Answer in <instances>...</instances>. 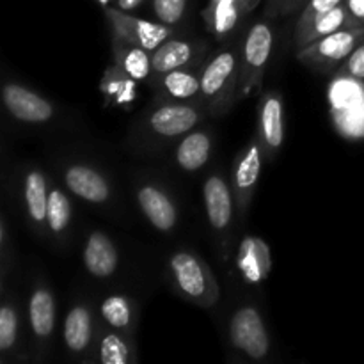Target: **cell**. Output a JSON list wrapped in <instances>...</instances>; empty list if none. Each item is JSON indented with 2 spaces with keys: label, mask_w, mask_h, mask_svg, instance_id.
Returning <instances> with one entry per match:
<instances>
[{
  "label": "cell",
  "mask_w": 364,
  "mask_h": 364,
  "mask_svg": "<svg viewBox=\"0 0 364 364\" xmlns=\"http://www.w3.org/2000/svg\"><path fill=\"white\" fill-rule=\"evenodd\" d=\"M238 272L249 284H259L272 270V256L267 242L259 237H245L237 255Z\"/></svg>",
  "instance_id": "8fae6325"
},
{
  "label": "cell",
  "mask_w": 364,
  "mask_h": 364,
  "mask_svg": "<svg viewBox=\"0 0 364 364\" xmlns=\"http://www.w3.org/2000/svg\"><path fill=\"white\" fill-rule=\"evenodd\" d=\"M199 112L188 103H167L149 116V128L162 137L185 135L199 123Z\"/></svg>",
  "instance_id": "7c38bea8"
},
{
  "label": "cell",
  "mask_w": 364,
  "mask_h": 364,
  "mask_svg": "<svg viewBox=\"0 0 364 364\" xmlns=\"http://www.w3.org/2000/svg\"><path fill=\"white\" fill-rule=\"evenodd\" d=\"M259 2H262V0H242V9H244V13H251Z\"/></svg>",
  "instance_id": "d590c367"
},
{
  "label": "cell",
  "mask_w": 364,
  "mask_h": 364,
  "mask_svg": "<svg viewBox=\"0 0 364 364\" xmlns=\"http://www.w3.org/2000/svg\"><path fill=\"white\" fill-rule=\"evenodd\" d=\"M64 343L71 354H85L92 343V313L89 306L77 304L64 320Z\"/></svg>",
  "instance_id": "d6986e66"
},
{
  "label": "cell",
  "mask_w": 364,
  "mask_h": 364,
  "mask_svg": "<svg viewBox=\"0 0 364 364\" xmlns=\"http://www.w3.org/2000/svg\"><path fill=\"white\" fill-rule=\"evenodd\" d=\"M98 359L102 364H132L137 361L135 350L124 334L107 326L100 331L98 340Z\"/></svg>",
  "instance_id": "d4e9b609"
},
{
  "label": "cell",
  "mask_w": 364,
  "mask_h": 364,
  "mask_svg": "<svg viewBox=\"0 0 364 364\" xmlns=\"http://www.w3.org/2000/svg\"><path fill=\"white\" fill-rule=\"evenodd\" d=\"M345 7L348 11V16L354 27L364 25V0H345Z\"/></svg>",
  "instance_id": "1f68e13d"
},
{
  "label": "cell",
  "mask_w": 364,
  "mask_h": 364,
  "mask_svg": "<svg viewBox=\"0 0 364 364\" xmlns=\"http://www.w3.org/2000/svg\"><path fill=\"white\" fill-rule=\"evenodd\" d=\"M71 220V203L68 196L59 188H53L48 194V208H46V226L53 235H60Z\"/></svg>",
  "instance_id": "4316f807"
},
{
  "label": "cell",
  "mask_w": 364,
  "mask_h": 364,
  "mask_svg": "<svg viewBox=\"0 0 364 364\" xmlns=\"http://www.w3.org/2000/svg\"><path fill=\"white\" fill-rule=\"evenodd\" d=\"M263 149L259 141H252L251 144L245 148L240 159L237 160V166L233 171V194L235 203H237L238 210L242 213L247 212L249 205H251L252 194L258 185L259 174H262V162H263Z\"/></svg>",
  "instance_id": "9c48e42d"
},
{
  "label": "cell",
  "mask_w": 364,
  "mask_h": 364,
  "mask_svg": "<svg viewBox=\"0 0 364 364\" xmlns=\"http://www.w3.org/2000/svg\"><path fill=\"white\" fill-rule=\"evenodd\" d=\"M18 341V313L14 306L4 304L0 308V350L4 354L13 350Z\"/></svg>",
  "instance_id": "83f0119b"
},
{
  "label": "cell",
  "mask_w": 364,
  "mask_h": 364,
  "mask_svg": "<svg viewBox=\"0 0 364 364\" xmlns=\"http://www.w3.org/2000/svg\"><path fill=\"white\" fill-rule=\"evenodd\" d=\"M98 2L102 4V6H105V7H107V6H109L110 2H112V0H98Z\"/></svg>",
  "instance_id": "8d00e7d4"
},
{
  "label": "cell",
  "mask_w": 364,
  "mask_h": 364,
  "mask_svg": "<svg viewBox=\"0 0 364 364\" xmlns=\"http://www.w3.org/2000/svg\"><path fill=\"white\" fill-rule=\"evenodd\" d=\"M137 203L153 228L164 233L174 230L178 223L176 206L162 188L155 185H142L137 191Z\"/></svg>",
  "instance_id": "4fadbf2b"
},
{
  "label": "cell",
  "mask_w": 364,
  "mask_h": 364,
  "mask_svg": "<svg viewBox=\"0 0 364 364\" xmlns=\"http://www.w3.org/2000/svg\"><path fill=\"white\" fill-rule=\"evenodd\" d=\"M284 0H269V6H267L265 16L267 18H274L279 16L281 14V7H283Z\"/></svg>",
  "instance_id": "836d02e7"
},
{
  "label": "cell",
  "mask_w": 364,
  "mask_h": 364,
  "mask_svg": "<svg viewBox=\"0 0 364 364\" xmlns=\"http://www.w3.org/2000/svg\"><path fill=\"white\" fill-rule=\"evenodd\" d=\"M274 45V32L269 23L259 21L247 32L240 55V78L237 98H247L262 87L263 73Z\"/></svg>",
  "instance_id": "3957f363"
},
{
  "label": "cell",
  "mask_w": 364,
  "mask_h": 364,
  "mask_svg": "<svg viewBox=\"0 0 364 364\" xmlns=\"http://www.w3.org/2000/svg\"><path fill=\"white\" fill-rule=\"evenodd\" d=\"M230 340L245 358L255 359V361H262L267 358L270 340L258 309L252 306H244L235 311L230 323Z\"/></svg>",
  "instance_id": "5b68a950"
},
{
  "label": "cell",
  "mask_w": 364,
  "mask_h": 364,
  "mask_svg": "<svg viewBox=\"0 0 364 364\" xmlns=\"http://www.w3.org/2000/svg\"><path fill=\"white\" fill-rule=\"evenodd\" d=\"M198 55V48L183 39H167L156 50L151 52L153 73H167V71L187 68Z\"/></svg>",
  "instance_id": "7402d4cb"
},
{
  "label": "cell",
  "mask_w": 364,
  "mask_h": 364,
  "mask_svg": "<svg viewBox=\"0 0 364 364\" xmlns=\"http://www.w3.org/2000/svg\"><path fill=\"white\" fill-rule=\"evenodd\" d=\"M363 41L364 25L363 27H345L299 50L297 59L313 70L331 71L336 66H341V63Z\"/></svg>",
  "instance_id": "277c9868"
},
{
  "label": "cell",
  "mask_w": 364,
  "mask_h": 364,
  "mask_svg": "<svg viewBox=\"0 0 364 364\" xmlns=\"http://www.w3.org/2000/svg\"><path fill=\"white\" fill-rule=\"evenodd\" d=\"M187 11V0H153V13L160 23L169 27L180 23Z\"/></svg>",
  "instance_id": "f1b7e54d"
},
{
  "label": "cell",
  "mask_w": 364,
  "mask_h": 364,
  "mask_svg": "<svg viewBox=\"0 0 364 364\" xmlns=\"http://www.w3.org/2000/svg\"><path fill=\"white\" fill-rule=\"evenodd\" d=\"M338 75L355 78V80H364V41L359 43L354 52L341 63Z\"/></svg>",
  "instance_id": "f546056e"
},
{
  "label": "cell",
  "mask_w": 364,
  "mask_h": 364,
  "mask_svg": "<svg viewBox=\"0 0 364 364\" xmlns=\"http://www.w3.org/2000/svg\"><path fill=\"white\" fill-rule=\"evenodd\" d=\"M345 27H354V25H352L350 16H348L347 7H345V4H341V6L316 16L315 20L309 21L304 27H297V31H295V46L301 50L304 46L311 45L316 39L326 38V36L341 31Z\"/></svg>",
  "instance_id": "2e32d148"
},
{
  "label": "cell",
  "mask_w": 364,
  "mask_h": 364,
  "mask_svg": "<svg viewBox=\"0 0 364 364\" xmlns=\"http://www.w3.org/2000/svg\"><path fill=\"white\" fill-rule=\"evenodd\" d=\"M144 0H117V9L124 11V13H130V11L137 9Z\"/></svg>",
  "instance_id": "e575fe53"
},
{
  "label": "cell",
  "mask_w": 364,
  "mask_h": 364,
  "mask_svg": "<svg viewBox=\"0 0 364 364\" xmlns=\"http://www.w3.org/2000/svg\"><path fill=\"white\" fill-rule=\"evenodd\" d=\"M112 48L116 66L119 68L128 78H134V80H146V78L149 77V73L153 71V66L151 53H149L148 50L117 38L112 39Z\"/></svg>",
  "instance_id": "44dd1931"
},
{
  "label": "cell",
  "mask_w": 364,
  "mask_h": 364,
  "mask_svg": "<svg viewBox=\"0 0 364 364\" xmlns=\"http://www.w3.org/2000/svg\"><path fill=\"white\" fill-rule=\"evenodd\" d=\"M306 4H308V0H284L281 14H291L299 9H304Z\"/></svg>",
  "instance_id": "d6a6232c"
},
{
  "label": "cell",
  "mask_w": 364,
  "mask_h": 364,
  "mask_svg": "<svg viewBox=\"0 0 364 364\" xmlns=\"http://www.w3.org/2000/svg\"><path fill=\"white\" fill-rule=\"evenodd\" d=\"M212 153V137L206 132H192L178 144L176 162L183 171H199L206 166Z\"/></svg>",
  "instance_id": "603a6c76"
},
{
  "label": "cell",
  "mask_w": 364,
  "mask_h": 364,
  "mask_svg": "<svg viewBox=\"0 0 364 364\" xmlns=\"http://www.w3.org/2000/svg\"><path fill=\"white\" fill-rule=\"evenodd\" d=\"M2 98L11 116L23 123H46L53 117L52 103L20 84L9 82L4 85Z\"/></svg>",
  "instance_id": "ba28073f"
},
{
  "label": "cell",
  "mask_w": 364,
  "mask_h": 364,
  "mask_svg": "<svg viewBox=\"0 0 364 364\" xmlns=\"http://www.w3.org/2000/svg\"><path fill=\"white\" fill-rule=\"evenodd\" d=\"M256 139L259 141L265 159L277 155L284 142V107L279 92H265L259 102Z\"/></svg>",
  "instance_id": "52a82bcc"
},
{
  "label": "cell",
  "mask_w": 364,
  "mask_h": 364,
  "mask_svg": "<svg viewBox=\"0 0 364 364\" xmlns=\"http://www.w3.org/2000/svg\"><path fill=\"white\" fill-rule=\"evenodd\" d=\"M169 272L176 290L199 308H212L219 301L220 288L212 269L194 252H174L169 258Z\"/></svg>",
  "instance_id": "6da1fadb"
},
{
  "label": "cell",
  "mask_w": 364,
  "mask_h": 364,
  "mask_svg": "<svg viewBox=\"0 0 364 364\" xmlns=\"http://www.w3.org/2000/svg\"><path fill=\"white\" fill-rule=\"evenodd\" d=\"M64 181L75 196L95 205H102L110 198L109 181L89 166H70L64 173Z\"/></svg>",
  "instance_id": "5bb4252c"
},
{
  "label": "cell",
  "mask_w": 364,
  "mask_h": 364,
  "mask_svg": "<svg viewBox=\"0 0 364 364\" xmlns=\"http://www.w3.org/2000/svg\"><path fill=\"white\" fill-rule=\"evenodd\" d=\"M242 13V0H210L203 11V20L210 34L217 39H226L237 27Z\"/></svg>",
  "instance_id": "ffe728a7"
},
{
  "label": "cell",
  "mask_w": 364,
  "mask_h": 364,
  "mask_svg": "<svg viewBox=\"0 0 364 364\" xmlns=\"http://www.w3.org/2000/svg\"><path fill=\"white\" fill-rule=\"evenodd\" d=\"M153 84L166 98L185 102L201 92V73L188 70V66L178 68L167 73H155Z\"/></svg>",
  "instance_id": "ac0fdd59"
},
{
  "label": "cell",
  "mask_w": 364,
  "mask_h": 364,
  "mask_svg": "<svg viewBox=\"0 0 364 364\" xmlns=\"http://www.w3.org/2000/svg\"><path fill=\"white\" fill-rule=\"evenodd\" d=\"M119 256L114 242L102 231H95L84 247V265L95 277H109L116 272Z\"/></svg>",
  "instance_id": "9a60e30c"
},
{
  "label": "cell",
  "mask_w": 364,
  "mask_h": 364,
  "mask_svg": "<svg viewBox=\"0 0 364 364\" xmlns=\"http://www.w3.org/2000/svg\"><path fill=\"white\" fill-rule=\"evenodd\" d=\"M25 205L31 220L38 226L46 224V208H48V188L46 178L41 171L32 169L25 174Z\"/></svg>",
  "instance_id": "cb8c5ba5"
},
{
  "label": "cell",
  "mask_w": 364,
  "mask_h": 364,
  "mask_svg": "<svg viewBox=\"0 0 364 364\" xmlns=\"http://www.w3.org/2000/svg\"><path fill=\"white\" fill-rule=\"evenodd\" d=\"M240 59L231 48L220 50L201 71V96L212 110L226 109L237 95Z\"/></svg>",
  "instance_id": "7a4b0ae2"
},
{
  "label": "cell",
  "mask_w": 364,
  "mask_h": 364,
  "mask_svg": "<svg viewBox=\"0 0 364 364\" xmlns=\"http://www.w3.org/2000/svg\"><path fill=\"white\" fill-rule=\"evenodd\" d=\"M100 313L105 323L119 333L132 334L135 329L134 302L124 295H110L100 306Z\"/></svg>",
  "instance_id": "484cf974"
},
{
  "label": "cell",
  "mask_w": 364,
  "mask_h": 364,
  "mask_svg": "<svg viewBox=\"0 0 364 364\" xmlns=\"http://www.w3.org/2000/svg\"><path fill=\"white\" fill-rule=\"evenodd\" d=\"M105 14L114 31V38L141 46L148 52L156 50L164 41H167L173 36V28L169 25L142 20V18L124 13L121 9H114V7L107 6Z\"/></svg>",
  "instance_id": "8992f818"
},
{
  "label": "cell",
  "mask_w": 364,
  "mask_h": 364,
  "mask_svg": "<svg viewBox=\"0 0 364 364\" xmlns=\"http://www.w3.org/2000/svg\"><path fill=\"white\" fill-rule=\"evenodd\" d=\"M341 4H345V0H308V4L304 6L301 18H299L297 21V27H304L309 21L315 20L316 16L334 9V7L341 6Z\"/></svg>",
  "instance_id": "4dcf8cb0"
},
{
  "label": "cell",
  "mask_w": 364,
  "mask_h": 364,
  "mask_svg": "<svg viewBox=\"0 0 364 364\" xmlns=\"http://www.w3.org/2000/svg\"><path fill=\"white\" fill-rule=\"evenodd\" d=\"M28 316L36 340L46 343L55 327V299L46 287H38L28 301Z\"/></svg>",
  "instance_id": "e0dca14e"
},
{
  "label": "cell",
  "mask_w": 364,
  "mask_h": 364,
  "mask_svg": "<svg viewBox=\"0 0 364 364\" xmlns=\"http://www.w3.org/2000/svg\"><path fill=\"white\" fill-rule=\"evenodd\" d=\"M203 198L208 223L217 233H226L233 219V187L220 174H212L203 185Z\"/></svg>",
  "instance_id": "30bf717a"
}]
</instances>
